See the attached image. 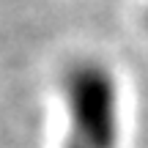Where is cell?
I'll use <instances>...</instances> for the list:
<instances>
[{
	"label": "cell",
	"instance_id": "cell-1",
	"mask_svg": "<svg viewBox=\"0 0 148 148\" xmlns=\"http://www.w3.org/2000/svg\"><path fill=\"white\" fill-rule=\"evenodd\" d=\"M63 132L60 148H121V93L110 66L77 58L58 79Z\"/></svg>",
	"mask_w": 148,
	"mask_h": 148
},
{
	"label": "cell",
	"instance_id": "cell-2",
	"mask_svg": "<svg viewBox=\"0 0 148 148\" xmlns=\"http://www.w3.org/2000/svg\"><path fill=\"white\" fill-rule=\"evenodd\" d=\"M145 19H148V14H145Z\"/></svg>",
	"mask_w": 148,
	"mask_h": 148
}]
</instances>
